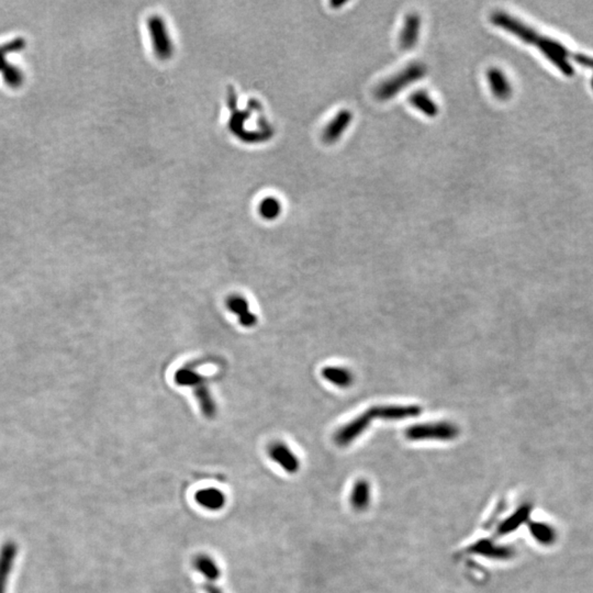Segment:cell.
I'll list each match as a JSON object with an SVG mask.
<instances>
[{"instance_id": "cell-14", "label": "cell", "mask_w": 593, "mask_h": 593, "mask_svg": "<svg viewBox=\"0 0 593 593\" xmlns=\"http://www.w3.org/2000/svg\"><path fill=\"white\" fill-rule=\"evenodd\" d=\"M421 30V18L418 13H410L405 17L403 30L400 32L399 44L401 49L411 50L418 42Z\"/></svg>"}, {"instance_id": "cell-7", "label": "cell", "mask_w": 593, "mask_h": 593, "mask_svg": "<svg viewBox=\"0 0 593 593\" xmlns=\"http://www.w3.org/2000/svg\"><path fill=\"white\" fill-rule=\"evenodd\" d=\"M372 419L374 418H372L370 410H367L362 415H358L354 420H351V422L337 430L335 435H334V442L339 446L349 445L351 442H354L358 436L362 435L363 433L370 426Z\"/></svg>"}, {"instance_id": "cell-12", "label": "cell", "mask_w": 593, "mask_h": 593, "mask_svg": "<svg viewBox=\"0 0 593 593\" xmlns=\"http://www.w3.org/2000/svg\"><path fill=\"white\" fill-rule=\"evenodd\" d=\"M487 79H488L489 87L496 99L505 102L512 96L511 83L509 82L507 75L504 74L501 69L498 67H490L487 71Z\"/></svg>"}, {"instance_id": "cell-8", "label": "cell", "mask_w": 593, "mask_h": 593, "mask_svg": "<svg viewBox=\"0 0 593 593\" xmlns=\"http://www.w3.org/2000/svg\"><path fill=\"white\" fill-rule=\"evenodd\" d=\"M268 455L274 463L288 474H295L300 469V461L298 456L293 453L287 444L283 442H274L268 447Z\"/></svg>"}, {"instance_id": "cell-18", "label": "cell", "mask_w": 593, "mask_h": 593, "mask_svg": "<svg viewBox=\"0 0 593 593\" xmlns=\"http://www.w3.org/2000/svg\"><path fill=\"white\" fill-rule=\"evenodd\" d=\"M409 102H410L412 107L424 113L426 117L434 118L438 116V104L433 100V98L426 92L419 90V92H413L409 97Z\"/></svg>"}, {"instance_id": "cell-4", "label": "cell", "mask_w": 593, "mask_h": 593, "mask_svg": "<svg viewBox=\"0 0 593 593\" xmlns=\"http://www.w3.org/2000/svg\"><path fill=\"white\" fill-rule=\"evenodd\" d=\"M531 44L538 46L540 51L552 64H555L556 67L560 69V71H563L564 74L569 75V76L573 74V67L568 62V57H571V56L575 57V55H573V54L571 55L569 54L571 52H568L561 44L554 41L552 39L540 36L538 34H535Z\"/></svg>"}, {"instance_id": "cell-23", "label": "cell", "mask_w": 593, "mask_h": 593, "mask_svg": "<svg viewBox=\"0 0 593 593\" xmlns=\"http://www.w3.org/2000/svg\"><path fill=\"white\" fill-rule=\"evenodd\" d=\"M216 581L218 579L216 578H204V590L207 593H224L221 587L216 585Z\"/></svg>"}, {"instance_id": "cell-2", "label": "cell", "mask_w": 593, "mask_h": 593, "mask_svg": "<svg viewBox=\"0 0 593 593\" xmlns=\"http://www.w3.org/2000/svg\"><path fill=\"white\" fill-rule=\"evenodd\" d=\"M426 71L428 69L426 65L420 62L409 64L395 76L390 77L378 85L377 88L375 90V97L379 102H387L395 97L396 95L399 94L405 87L426 76Z\"/></svg>"}, {"instance_id": "cell-20", "label": "cell", "mask_w": 593, "mask_h": 593, "mask_svg": "<svg viewBox=\"0 0 593 593\" xmlns=\"http://www.w3.org/2000/svg\"><path fill=\"white\" fill-rule=\"evenodd\" d=\"M370 502V486L366 480H358L351 494V503L357 511H363Z\"/></svg>"}, {"instance_id": "cell-10", "label": "cell", "mask_w": 593, "mask_h": 593, "mask_svg": "<svg viewBox=\"0 0 593 593\" xmlns=\"http://www.w3.org/2000/svg\"><path fill=\"white\" fill-rule=\"evenodd\" d=\"M370 411L374 419L397 421L419 417L422 409L419 405H379L372 407Z\"/></svg>"}, {"instance_id": "cell-19", "label": "cell", "mask_w": 593, "mask_h": 593, "mask_svg": "<svg viewBox=\"0 0 593 593\" xmlns=\"http://www.w3.org/2000/svg\"><path fill=\"white\" fill-rule=\"evenodd\" d=\"M531 512H532V508H531V505H527V504L517 509L515 513H513L511 517H508L505 521L501 523L499 529H498V534L505 535L515 532L521 525L526 522L529 517H530Z\"/></svg>"}, {"instance_id": "cell-15", "label": "cell", "mask_w": 593, "mask_h": 593, "mask_svg": "<svg viewBox=\"0 0 593 593\" xmlns=\"http://www.w3.org/2000/svg\"><path fill=\"white\" fill-rule=\"evenodd\" d=\"M469 552L477 555L484 556V557L494 558V559H508L515 554L511 547L496 545L491 540H479L478 543L473 545L469 548Z\"/></svg>"}, {"instance_id": "cell-24", "label": "cell", "mask_w": 593, "mask_h": 593, "mask_svg": "<svg viewBox=\"0 0 593 593\" xmlns=\"http://www.w3.org/2000/svg\"><path fill=\"white\" fill-rule=\"evenodd\" d=\"M345 3H347V1H343V0H342V1H339V3H337V1H332L331 5L333 6L334 8H337L340 7V6H343Z\"/></svg>"}, {"instance_id": "cell-6", "label": "cell", "mask_w": 593, "mask_h": 593, "mask_svg": "<svg viewBox=\"0 0 593 593\" xmlns=\"http://www.w3.org/2000/svg\"><path fill=\"white\" fill-rule=\"evenodd\" d=\"M25 48L23 39H15L13 41L8 42L0 46V71L3 73L4 79L9 86L17 88L23 82L22 73L17 67H13L6 62V56L11 52L20 51Z\"/></svg>"}, {"instance_id": "cell-9", "label": "cell", "mask_w": 593, "mask_h": 593, "mask_svg": "<svg viewBox=\"0 0 593 593\" xmlns=\"http://www.w3.org/2000/svg\"><path fill=\"white\" fill-rule=\"evenodd\" d=\"M225 306L231 314L237 316L239 323L243 328H254L258 324V316L251 311L250 302L242 295L235 293V295H229L225 301Z\"/></svg>"}, {"instance_id": "cell-11", "label": "cell", "mask_w": 593, "mask_h": 593, "mask_svg": "<svg viewBox=\"0 0 593 593\" xmlns=\"http://www.w3.org/2000/svg\"><path fill=\"white\" fill-rule=\"evenodd\" d=\"M17 552L18 546L13 540H8L0 548V593L7 591L8 579L13 571Z\"/></svg>"}, {"instance_id": "cell-17", "label": "cell", "mask_w": 593, "mask_h": 593, "mask_svg": "<svg viewBox=\"0 0 593 593\" xmlns=\"http://www.w3.org/2000/svg\"><path fill=\"white\" fill-rule=\"evenodd\" d=\"M321 375L326 382L343 389L351 387L354 382V375L345 367L326 366L322 370Z\"/></svg>"}, {"instance_id": "cell-5", "label": "cell", "mask_w": 593, "mask_h": 593, "mask_svg": "<svg viewBox=\"0 0 593 593\" xmlns=\"http://www.w3.org/2000/svg\"><path fill=\"white\" fill-rule=\"evenodd\" d=\"M148 27L156 55L161 60L169 59L173 55V43L163 19L158 15H152L148 19Z\"/></svg>"}, {"instance_id": "cell-22", "label": "cell", "mask_w": 593, "mask_h": 593, "mask_svg": "<svg viewBox=\"0 0 593 593\" xmlns=\"http://www.w3.org/2000/svg\"><path fill=\"white\" fill-rule=\"evenodd\" d=\"M279 202L275 198H266L260 202V214L266 220H274L280 214Z\"/></svg>"}, {"instance_id": "cell-1", "label": "cell", "mask_w": 593, "mask_h": 593, "mask_svg": "<svg viewBox=\"0 0 593 593\" xmlns=\"http://www.w3.org/2000/svg\"><path fill=\"white\" fill-rule=\"evenodd\" d=\"M174 380L179 386L189 387L194 390L195 397L202 409V414L208 419H214L216 414V405L208 387V379L198 372L194 364L181 367L174 375Z\"/></svg>"}, {"instance_id": "cell-16", "label": "cell", "mask_w": 593, "mask_h": 593, "mask_svg": "<svg viewBox=\"0 0 593 593\" xmlns=\"http://www.w3.org/2000/svg\"><path fill=\"white\" fill-rule=\"evenodd\" d=\"M196 501L199 505L209 511H219L225 505V494L216 488H204L196 494Z\"/></svg>"}, {"instance_id": "cell-21", "label": "cell", "mask_w": 593, "mask_h": 593, "mask_svg": "<svg viewBox=\"0 0 593 593\" xmlns=\"http://www.w3.org/2000/svg\"><path fill=\"white\" fill-rule=\"evenodd\" d=\"M530 532L535 540L543 545H550L556 540V531L550 525L534 522L530 524Z\"/></svg>"}, {"instance_id": "cell-3", "label": "cell", "mask_w": 593, "mask_h": 593, "mask_svg": "<svg viewBox=\"0 0 593 593\" xmlns=\"http://www.w3.org/2000/svg\"><path fill=\"white\" fill-rule=\"evenodd\" d=\"M459 435V426L446 421L417 424L405 430V436L410 440H453Z\"/></svg>"}, {"instance_id": "cell-13", "label": "cell", "mask_w": 593, "mask_h": 593, "mask_svg": "<svg viewBox=\"0 0 593 593\" xmlns=\"http://www.w3.org/2000/svg\"><path fill=\"white\" fill-rule=\"evenodd\" d=\"M351 120H353V113L349 110L344 109L337 112V115L328 123L323 130L322 139L324 142L332 144L339 140L351 125Z\"/></svg>"}]
</instances>
